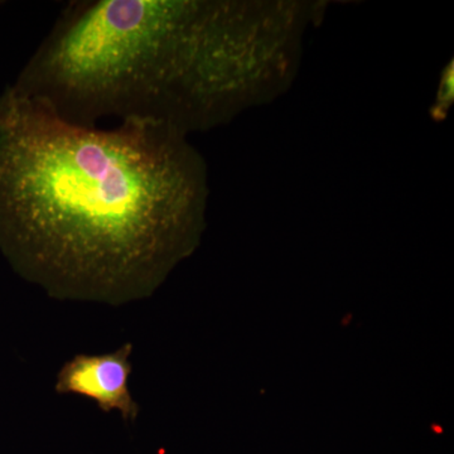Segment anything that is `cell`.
<instances>
[{
  "label": "cell",
  "instance_id": "obj_1",
  "mask_svg": "<svg viewBox=\"0 0 454 454\" xmlns=\"http://www.w3.org/2000/svg\"><path fill=\"white\" fill-rule=\"evenodd\" d=\"M206 202L201 155L166 122L98 129L0 95V247L52 297H149L199 245Z\"/></svg>",
  "mask_w": 454,
  "mask_h": 454
},
{
  "label": "cell",
  "instance_id": "obj_3",
  "mask_svg": "<svg viewBox=\"0 0 454 454\" xmlns=\"http://www.w3.org/2000/svg\"><path fill=\"white\" fill-rule=\"evenodd\" d=\"M131 352L133 345L125 343L110 354L76 355L57 373L56 393L88 397L104 413L118 411L125 422H133L140 409L129 389Z\"/></svg>",
  "mask_w": 454,
  "mask_h": 454
},
{
  "label": "cell",
  "instance_id": "obj_2",
  "mask_svg": "<svg viewBox=\"0 0 454 454\" xmlns=\"http://www.w3.org/2000/svg\"><path fill=\"white\" fill-rule=\"evenodd\" d=\"M202 8L186 0L73 2L12 88L73 124L163 122Z\"/></svg>",
  "mask_w": 454,
  "mask_h": 454
}]
</instances>
